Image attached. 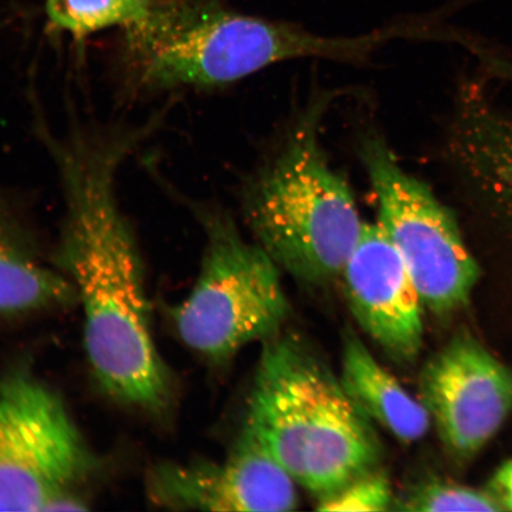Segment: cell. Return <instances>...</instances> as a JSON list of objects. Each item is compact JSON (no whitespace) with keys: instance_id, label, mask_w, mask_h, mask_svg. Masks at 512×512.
<instances>
[{"instance_id":"cell-3","label":"cell","mask_w":512,"mask_h":512,"mask_svg":"<svg viewBox=\"0 0 512 512\" xmlns=\"http://www.w3.org/2000/svg\"><path fill=\"white\" fill-rule=\"evenodd\" d=\"M243 432L318 501L383 457L373 420L328 363L302 338L281 332L264 341Z\"/></svg>"},{"instance_id":"cell-12","label":"cell","mask_w":512,"mask_h":512,"mask_svg":"<svg viewBox=\"0 0 512 512\" xmlns=\"http://www.w3.org/2000/svg\"><path fill=\"white\" fill-rule=\"evenodd\" d=\"M75 302L78 294L67 275L43 265L16 229L0 219V317Z\"/></svg>"},{"instance_id":"cell-7","label":"cell","mask_w":512,"mask_h":512,"mask_svg":"<svg viewBox=\"0 0 512 512\" xmlns=\"http://www.w3.org/2000/svg\"><path fill=\"white\" fill-rule=\"evenodd\" d=\"M361 159L381 227L399 252L422 304L446 315L469 302L479 275L456 222L432 191L401 168L379 136L362 140Z\"/></svg>"},{"instance_id":"cell-13","label":"cell","mask_w":512,"mask_h":512,"mask_svg":"<svg viewBox=\"0 0 512 512\" xmlns=\"http://www.w3.org/2000/svg\"><path fill=\"white\" fill-rule=\"evenodd\" d=\"M463 158L504 209L512 213V120L475 112L464 121Z\"/></svg>"},{"instance_id":"cell-9","label":"cell","mask_w":512,"mask_h":512,"mask_svg":"<svg viewBox=\"0 0 512 512\" xmlns=\"http://www.w3.org/2000/svg\"><path fill=\"white\" fill-rule=\"evenodd\" d=\"M146 488L153 503L172 510L279 512L299 503L294 480L245 432L223 462L160 464Z\"/></svg>"},{"instance_id":"cell-1","label":"cell","mask_w":512,"mask_h":512,"mask_svg":"<svg viewBox=\"0 0 512 512\" xmlns=\"http://www.w3.org/2000/svg\"><path fill=\"white\" fill-rule=\"evenodd\" d=\"M145 126L98 131L40 130L59 171L64 215L55 259L85 315V348L100 387L124 405L163 415L172 382L153 341L136 238L119 207L120 165L146 137Z\"/></svg>"},{"instance_id":"cell-17","label":"cell","mask_w":512,"mask_h":512,"mask_svg":"<svg viewBox=\"0 0 512 512\" xmlns=\"http://www.w3.org/2000/svg\"><path fill=\"white\" fill-rule=\"evenodd\" d=\"M491 486L496 501L502 505L503 510L512 511V459L496 472Z\"/></svg>"},{"instance_id":"cell-5","label":"cell","mask_w":512,"mask_h":512,"mask_svg":"<svg viewBox=\"0 0 512 512\" xmlns=\"http://www.w3.org/2000/svg\"><path fill=\"white\" fill-rule=\"evenodd\" d=\"M197 213L206 233L200 274L171 316L188 348L222 363L279 334L290 304L279 266L258 243L242 238L232 217L217 209Z\"/></svg>"},{"instance_id":"cell-4","label":"cell","mask_w":512,"mask_h":512,"mask_svg":"<svg viewBox=\"0 0 512 512\" xmlns=\"http://www.w3.org/2000/svg\"><path fill=\"white\" fill-rule=\"evenodd\" d=\"M323 105L302 115L242 198L256 243L307 285L342 275L364 227L348 182L331 168L320 146Z\"/></svg>"},{"instance_id":"cell-14","label":"cell","mask_w":512,"mask_h":512,"mask_svg":"<svg viewBox=\"0 0 512 512\" xmlns=\"http://www.w3.org/2000/svg\"><path fill=\"white\" fill-rule=\"evenodd\" d=\"M150 0H48L47 15L56 29L83 38L113 27L128 28L143 19Z\"/></svg>"},{"instance_id":"cell-6","label":"cell","mask_w":512,"mask_h":512,"mask_svg":"<svg viewBox=\"0 0 512 512\" xmlns=\"http://www.w3.org/2000/svg\"><path fill=\"white\" fill-rule=\"evenodd\" d=\"M95 458L63 400L28 371L0 377V511H76Z\"/></svg>"},{"instance_id":"cell-16","label":"cell","mask_w":512,"mask_h":512,"mask_svg":"<svg viewBox=\"0 0 512 512\" xmlns=\"http://www.w3.org/2000/svg\"><path fill=\"white\" fill-rule=\"evenodd\" d=\"M395 497L392 484L380 467L352 480L334 496L318 501L319 511H388Z\"/></svg>"},{"instance_id":"cell-2","label":"cell","mask_w":512,"mask_h":512,"mask_svg":"<svg viewBox=\"0 0 512 512\" xmlns=\"http://www.w3.org/2000/svg\"><path fill=\"white\" fill-rule=\"evenodd\" d=\"M403 30L395 25L328 37L241 14L228 9L226 0H151L142 21L125 29L123 68L139 91L217 87L287 60L360 62Z\"/></svg>"},{"instance_id":"cell-8","label":"cell","mask_w":512,"mask_h":512,"mask_svg":"<svg viewBox=\"0 0 512 512\" xmlns=\"http://www.w3.org/2000/svg\"><path fill=\"white\" fill-rule=\"evenodd\" d=\"M421 401L457 456L488 444L512 411V373L482 344L454 338L420 376Z\"/></svg>"},{"instance_id":"cell-10","label":"cell","mask_w":512,"mask_h":512,"mask_svg":"<svg viewBox=\"0 0 512 512\" xmlns=\"http://www.w3.org/2000/svg\"><path fill=\"white\" fill-rule=\"evenodd\" d=\"M342 278L352 315L361 328L394 361H414L424 341V304L379 222L364 223Z\"/></svg>"},{"instance_id":"cell-15","label":"cell","mask_w":512,"mask_h":512,"mask_svg":"<svg viewBox=\"0 0 512 512\" xmlns=\"http://www.w3.org/2000/svg\"><path fill=\"white\" fill-rule=\"evenodd\" d=\"M393 510L399 511H502L494 496L457 484L428 482L395 497Z\"/></svg>"},{"instance_id":"cell-11","label":"cell","mask_w":512,"mask_h":512,"mask_svg":"<svg viewBox=\"0 0 512 512\" xmlns=\"http://www.w3.org/2000/svg\"><path fill=\"white\" fill-rule=\"evenodd\" d=\"M341 379L345 392L373 422L403 443L419 440L431 415L389 371L382 367L354 331H345Z\"/></svg>"}]
</instances>
